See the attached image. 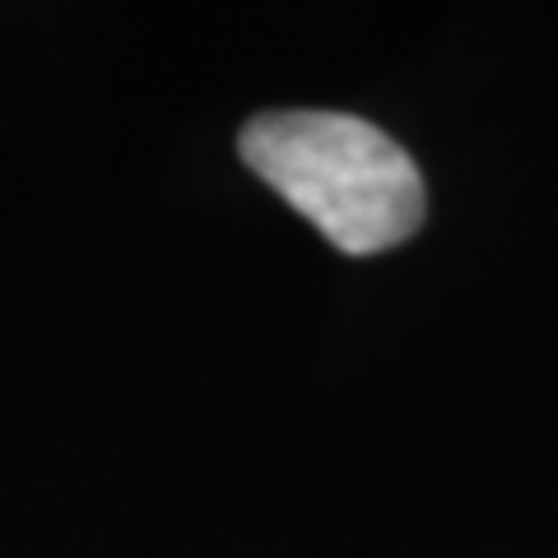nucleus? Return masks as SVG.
<instances>
[{"instance_id": "f257e3e1", "label": "nucleus", "mask_w": 558, "mask_h": 558, "mask_svg": "<svg viewBox=\"0 0 558 558\" xmlns=\"http://www.w3.org/2000/svg\"><path fill=\"white\" fill-rule=\"evenodd\" d=\"M242 163L349 256L391 252L424 223L418 163L349 112H266L238 135Z\"/></svg>"}]
</instances>
